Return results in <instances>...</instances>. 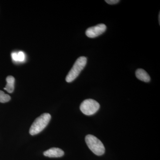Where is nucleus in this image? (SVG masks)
<instances>
[{
    "instance_id": "nucleus-1",
    "label": "nucleus",
    "mask_w": 160,
    "mask_h": 160,
    "mask_svg": "<svg viewBox=\"0 0 160 160\" xmlns=\"http://www.w3.org/2000/svg\"><path fill=\"white\" fill-rule=\"evenodd\" d=\"M51 116L48 113H44L36 119L29 129L31 135L38 134L47 126L51 119Z\"/></svg>"
},
{
    "instance_id": "nucleus-2",
    "label": "nucleus",
    "mask_w": 160,
    "mask_h": 160,
    "mask_svg": "<svg viewBox=\"0 0 160 160\" xmlns=\"http://www.w3.org/2000/svg\"><path fill=\"white\" fill-rule=\"evenodd\" d=\"M87 63V58L80 57L76 61L72 68L69 72L66 80L67 82H71L78 76L81 71L84 69Z\"/></svg>"
},
{
    "instance_id": "nucleus-3",
    "label": "nucleus",
    "mask_w": 160,
    "mask_h": 160,
    "mask_svg": "<svg viewBox=\"0 0 160 160\" xmlns=\"http://www.w3.org/2000/svg\"><path fill=\"white\" fill-rule=\"evenodd\" d=\"M87 146L93 153L98 156L102 155L105 152L103 143L97 138L92 135H87L85 138Z\"/></svg>"
},
{
    "instance_id": "nucleus-4",
    "label": "nucleus",
    "mask_w": 160,
    "mask_h": 160,
    "mask_svg": "<svg viewBox=\"0 0 160 160\" xmlns=\"http://www.w3.org/2000/svg\"><path fill=\"white\" fill-rule=\"evenodd\" d=\"M100 107V104L95 100L88 99L83 101L80 108L83 114L90 116L95 114L99 110Z\"/></svg>"
},
{
    "instance_id": "nucleus-5",
    "label": "nucleus",
    "mask_w": 160,
    "mask_h": 160,
    "mask_svg": "<svg viewBox=\"0 0 160 160\" xmlns=\"http://www.w3.org/2000/svg\"><path fill=\"white\" fill-rule=\"evenodd\" d=\"M106 26L104 24H100L87 29L86 35L89 38H95L101 35L106 31Z\"/></svg>"
},
{
    "instance_id": "nucleus-6",
    "label": "nucleus",
    "mask_w": 160,
    "mask_h": 160,
    "mask_svg": "<svg viewBox=\"0 0 160 160\" xmlns=\"http://www.w3.org/2000/svg\"><path fill=\"white\" fill-rule=\"evenodd\" d=\"M44 155L49 158L62 157L64 155V152L58 148H52L44 152Z\"/></svg>"
},
{
    "instance_id": "nucleus-7",
    "label": "nucleus",
    "mask_w": 160,
    "mask_h": 160,
    "mask_svg": "<svg viewBox=\"0 0 160 160\" xmlns=\"http://www.w3.org/2000/svg\"><path fill=\"white\" fill-rule=\"evenodd\" d=\"M136 76L139 80L145 82H150V77L149 74L144 69H138L136 71Z\"/></svg>"
},
{
    "instance_id": "nucleus-8",
    "label": "nucleus",
    "mask_w": 160,
    "mask_h": 160,
    "mask_svg": "<svg viewBox=\"0 0 160 160\" xmlns=\"http://www.w3.org/2000/svg\"><path fill=\"white\" fill-rule=\"evenodd\" d=\"M6 80L7 84L4 89L9 93H12L14 91L15 78L12 76H9L6 78Z\"/></svg>"
},
{
    "instance_id": "nucleus-9",
    "label": "nucleus",
    "mask_w": 160,
    "mask_h": 160,
    "mask_svg": "<svg viewBox=\"0 0 160 160\" xmlns=\"http://www.w3.org/2000/svg\"><path fill=\"white\" fill-rule=\"evenodd\" d=\"M11 97L8 94H6L4 92L0 90V102L6 103L9 102Z\"/></svg>"
},
{
    "instance_id": "nucleus-10",
    "label": "nucleus",
    "mask_w": 160,
    "mask_h": 160,
    "mask_svg": "<svg viewBox=\"0 0 160 160\" xmlns=\"http://www.w3.org/2000/svg\"><path fill=\"white\" fill-rule=\"evenodd\" d=\"M18 62H23L25 59V55L24 52L22 51L19 52L18 53Z\"/></svg>"
},
{
    "instance_id": "nucleus-11",
    "label": "nucleus",
    "mask_w": 160,
    "mask_h": 160,
    "mask_svg": "<svg viewBox=\"0 0 160 160\" xmlns=\"http://www.w3.org/2000/svg\"><path fill=\"white\" fill-rule=\"evenodd\" d=\"M105 2L109 5H114L119 2L120 1L119 0H106Z\"/></svg>"
},
{
    "instance_id": "nucleus-12",
    "label": "nucleus",
    "mask_w": 160,
    "mask_h": 160,
    "mask_svg": "<svg viewBox=\"0 0 160 160\" xmlns=\"http://www.w3.org/2000/svg\"><path fill=\"white\" fill-rule=\"evenodd\" d=\"M11 57L12 60L15 62H18V53L15 52H13L11 53Z\"/></svg>"
},
{
    "instance_id": "nucleus-13",
    "label": "nucleus",
    "mask_w": 160,
    "mask_h": 160,
    "mask_svg": "<svg viewBox=\"0 0 160 160\" xmlns=\"http://www.w3.org/2000/svg\"><path fill=\"white\" fill-rule=\"evenodd\" d=\"M159 25H160V13L159 14Z\"/></svg>"
}]
</instances>
